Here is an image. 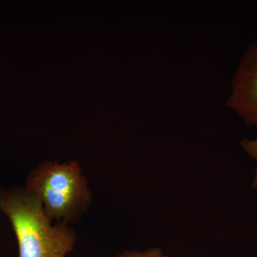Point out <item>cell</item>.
Listing matches in <instances>:
<instances>
[{
    "label": "cell",
    "mask_w": 257,
    "mask_h": 257,
    "mask_svg": "<svg viewBox=\"0 0 257 257\" xmlns=\"http://www.w3.org/2000/svg\"><path fill=\"white\" fill-rule=\"evenodd\" d=\"M0 210L13 226L20 257H65L77 241L75 231L63 222L52 225L41 202L25 188L0 192Z\"/></svg>",
    "instance_id": "cell-1"
},
{
    "label": "cell",
    "mask_w": 257,
    "mask_h": 257,
    "mask_svg": "<svg viewBox=\"0 0 257 257\" xmlns=\"http://www.w3.org/2000/svg\"><path fill=\"white\" fill-rule=\"evenodd\" d=\"M25 189L40 201L44 212L52 221L75 222L92 203L87 179L75 160L40 164L29 172Z\"/></svg>",
    "instance_id": "cell-2"
},
{
    "label": "cell",
    "mask_w": 257,
    "mask_h": 257,
    "mask_svg": "<svg viewBox=\"0 0 257 257\" xmlns=\"http://www.w3.org/2000/svg\"><path fill=\"white\" fill-rule=\"evenodd\" d=\"M227 105L246 126L257 127V41L250 44L240 59Z\"/></svg>",
    "instance_id": "cell-3"
},
{
    "label": "cell",
    "mask_w": 257,
    "mask_h": 257,
    "mask_svg": "<svg viewBox=\"0 0 257 257\" xmlns=\"http://www.w3.org/2000/svg\"><path fill=\"white\" fill-rule=\"evenodd\" d=\"M112 257H169L162 248L159 247L148 248L145 250H131L124 251Z\"/></svg>",
    "instance_id": "cell-4"
},
{
    "label": "cell",
    "mask_w": 257,
    "mask_h": 257,
    "mask_svg": "<svg viewBox=\"0 0 257 257\" xmlns=\"http://www.w3.org/2000/svg\"><path fill=\"white\" fill-rule=\"evenodd\" d=\"M241 146L243 151L248 154L250 157H252L256 162V170H255L254 177L251 182V187L253 189H257V138L255 140L243 139L241 142Z\"/></svg>",
    "instance_id": "cell-5"
}]
</instances>
